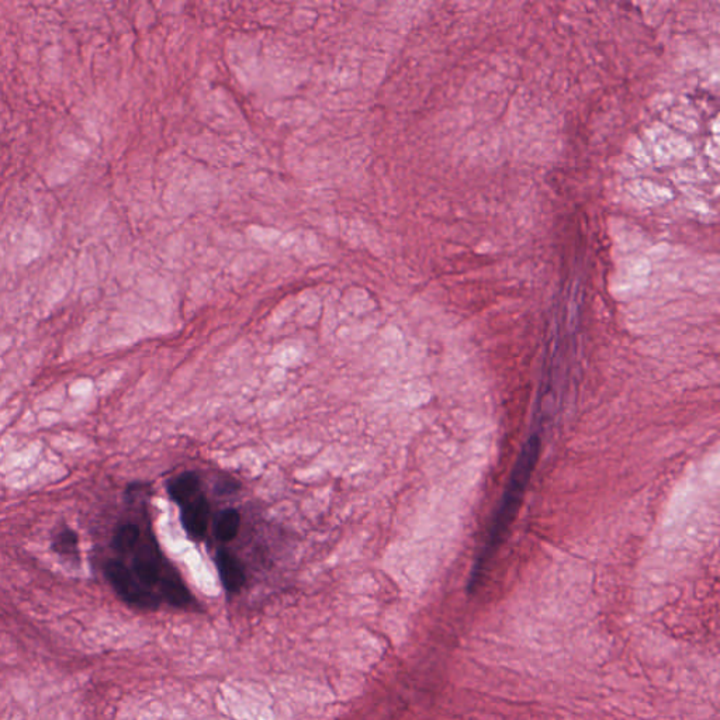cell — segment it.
Listing matches in <instances>:
<instances>
[{
	"instance_id": "obj_3",
	"label": "cell",
	"mask_w": 720,
	"mask_h": 720,
	"mask_svg": "<svg viewBox=\"0 0 720 720\" xmlns=\"http://www.w3.org/2000/svg\"><path fill=\"white\" fill-rule=\"evenodd\" d=\"M210 518V504L204 495H196L187 502L183 504L182 522L187 535L200 541L204 538L208 526Z\"/></svg>"
},
{
	"instance_id": "obj_5",
	"label": "cell",
	"mask_w": 720,
	"mask_h": 720,
	"mask_svg": "<svg viewBox=\"0 0 720 720\" xmlns=\"http://www.w3.org/2000/svg\"><path fill=\"white\" fill-rule=\"evenodd\" d=\"M158 595L172 606L180 609H187L193 605V596L190 591L175 573H169L162 579L158 588Z\"/></svg>"
},
{
	"instance_id": "obj_7",
	"label": "cell",
	"mask_w": 720,
	"mask_h": 720,
	"mask_svg": "<svg viewBox=\"0 0 720 720\" xmlns=\"http://www.w3.org/2000/svg\"><path fill=\"white\" fill-rule=\"evenodd\" d=\"M241 525V515L237 509H225L220 514L217 524H216V536L221 542H231L240 531Z\"/></svg>"
},
{
	"instance_id": "obj_4",
	"label": "cell",
	"mask_w": 720,
	"mask_h": 720,
	"mask_svg": "<svg viewBox=\"0 0 720 720\" xmlns=\"http://www.w3.org/2000/svg\"><path fill=\"white\" fill-rule=\"evenodd\" d=\"M216 563L224 588L231 594L240 592L245 585V572L241 562L232 553L220 550Z\"/></svg>"
},
{
	"instance_id": "obj_1",
	"label": "cell",
	"mask_w": 720,
	"mask_h": 720,
	"mask_svg": "<svg viewBox=\"0 0 720 720\" xmlns=\"http://www.w3.org/2000/svg\"><path fill=\"white\" fill-rule=\"evenodd\" d=\"M541 453V437L538 435H532L525 444L522 446L515 467L512 470V474L509 477V481L507 484V488L504 491L501 504L497 509V514L494 517V521L491 524V528L488 531V536L485 541V545L478 555L473 572L470 577V589H474L480 579L484 576V572L502 545L505 535L509 531V526L512 525L518 509L521 507L525 490L531 481L532 473L536 467V463L539 460Z\"/></svg>"
},
{
	"instance_id": "obj_6",
	"label": "cell",
	"mask_w": 720,
	"mask_h": 720,
	"mask_svg": "<svg viewBox=\"0 0 720 720\" xmlns=\"http://www.w3.org/2000/svg\"><path fill=\"white\" fill-rule=\"evenodd\" d=\"M199 487H200V480H199L197 474L193 471H186V473H182L180 476H177L176 478H173L167 484V491L173 501L183 505L184 502H187L189 500L196 497Z\"/></svg>"
},
{
	"instance_id": "obj_2",
	"label": "cell",
	"mask_w": 720,
	"mask_h": 720,
	"mask_svg": "<svg viewBox=\"0 0 720 720\" xmlns=\"http://www.w3.org/2000/svg\"><path fill=\"white\" fill-rule=\"evenodd\" d=\"M103 570L116 594L130 606L146 610H153L159 606V595L145 588L123 560L110 559Z\"/></svg>"
},
{
	"instance_id": "obj_8",
	"label": "cell",
	"mask_w": 720,
	"mask_h": 720,
	"mask_svg": "<svg viewBox=\"0 0 720 720\" xmlns=\"http://www.w3.org/2000/svg\"><path fill=\"white\" fill-rule=\"evenodd\" d=\"M79 538L78 535L68 529V528H64L62 531H59L54 539H52V549L57 555L62 556V557H68V559H78L79 556Z\"/></svg>"
}]
</instances>
